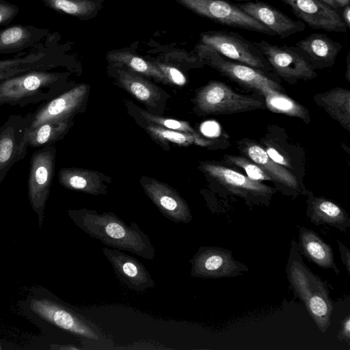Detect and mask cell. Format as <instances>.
<instances>
[{
    "mask_svg": "<svg viewBox=\"0 0 350 350\" xmlns=\"http://www.w3.org/2000/svg\"><path fill=\"white\" fill-rule=\"evenodd\" d=\"M18 308L44 336L57 338L65 334L79 338L87 348L113 347V340L99 327L46 288H31Z\"/></svg>",
    "mask_w": 350,
    "mask_h": 350,
    "instance_id": "obj_1",
    "label": "cell"
},
{
    "mask_svg": "<svg viewBox=\"0 0 350 350\" xmlns=\"http://www.w3.org/2000/svg\"><path fill=\"white\" fill-rule=\"evenodd\" d=\"M68 215L79 228L107 246L129 251L148 260L156 257L149 237L136 222L129 224L113 213H99L85 208L70 209Z\"/></svg>",
    "mask_w": 350,
    "mask_h": 350,
    "instance_id": "obj_2",
    "label": "cell"
},
{
    "mask_svg": "<svg viewBox=\"0 0 350 350\" xmlns=\"http://www.w3.org/2000/svg\"><path fill=\"white\" fill-rule=\"evenodd\" d=\"M285 271L294 296L304 303L320 332L325 333L330 326L333 310L328 284L304 263L294 239L290 243Z\"/></svg>",
    "mask_w": 350,
    "mask_h": 350,
    "instance_id": "obj_3",
    "label": "cell"
},
{
    "mask_svg": "<svg viewBox=\"0 0 350 350\" xmlns=\"http://www.w3.org/2000/svg\"><path fill=\"white\" fill-rule=\"evenodd\" d=\"M64 74L32 70L0 81V106L10 105L24 107L47 101L64 92Z\"/></svg>",
    "mask_w": 350,
    "mask_h": 350,
    "instance_id": "obj_4",
    "label": "cell"
},
{
    "mask_svg": "<svg viewBox=\"0 0 350 350\" xmlns=\"http://www.w3.org/2000/svg\"><path fill=\"white\" fill-rule=\"evenodd\" d=\"M200 41V48L214 51L228 59L265 72L273 71L253 42L237 32L228 30L210 31L201 34Z\"/></svg>",
    "mask_w": 350,
    "mask_h": 350,
    "instance_id": "obj_5",
    "label": "cell"
},
{
    "mask_svg": "<svg viewBox=\"0 0 350 350\" xmlns=\"http://www.w3.org/2000/svg\"><path fill=\"white\" fill-rule=\"evenodd\" d=\"M194 103L203 115H226L263 109L265 103L234 92L226 83L211 81L196 92Z\"/></svg>",
    "mask_w": 350,
    "mask_h": 350,
    "instance_id": "obj_6",
    "label": "cell"
},
{
    "mask_svg": "<svg viewBox=\"0 0 350 350\" xmlns=\"http://www.w3.org/2000/svg\"><path fill=\"white\" fill-rule=\"evenodd\" d=\"M56 148L46 146L34 152L30 159L27 193L32 210L38 217L41 228L44 219V211L49 196L54 175Z\"/></svg>",
    "mask_w": 350,
    "mask_h": 350,
    "instance_id": "obj_7",
    "label": "cell"
},
{
    "mask_svg": "<svg viewBox=\"0 0 350 350\" xmlns=\"http://www.w3.org/2000/svg\"><path fill=\"white\" fill-rule=\"evenodd\" d=\"M198 53L202 60L240 86L258 94L265 87L284 92L282 87L273 78L271 73L228 59L212 50L199 47Z\"/></svg>",
    "mask_w": 350,
    "mask_h": 350,
    "instance_id": "obj_8",
    "label": "cell"
},
{
    "mask_svg": "<svg viewBox=\"0 0 350 350\" xmlns=\"http://www.w3.org/2000/svg\"><path fill=\"white\" fill-rule=\"evenodd\" d=\"M281 79L290 84L299 80H311L317 76L315 69L294 46H280L261 40L252 41Z\"/></svg>",
    "mask_w": 350,
    "mask_h": 350,
    "instance_id": "obj_9",
    "label": "cell"
},
{
    "mask_svg": "<svg viewBox=\"0 0 350 350\" xmlns=\"http://www.w3.org/2000/svg\"><path fill=\"white\" fill-rule=\"evenodd\" d=\"M202 171L232 193L244 199L247 203L269 206L274 188L254 180L231 168L213 162H202Z\"/></svg>",
    "mask_w": 350,
    "mask_h": 350,
    "instance_id": "obj_10",
    "label": "cell"
},
{
    "mask_svg": "<svg viewBox=\"0 0 350 350\" xmlns=\"http://www.w3.org/2000/svg\"><path fill=\"white\" fill-rule=\"evenodd\" d=\"M193 12L215 23L231 27L275 36L262 23L228 0H180Z\"/></svg>",
    "mask_w": 350,
    "mask_h": 350,
    "instance_id": "obj_11",
    "label": "cell"
},
{
    "mask_svg": "<svg viewBox=\"0 0 350 350\" xmlns=\"http://www.w3.org/2000/svg\"><path fill=\"white\" fill-rule=\"evenodd\" d=\"M190 275L204 279L233 278L248 272V267L235 260L230 250L217 246H200L192 258Z\"/></svg>",
    "mask_w": 350,
    "mask_h": 350,
    "instance_id": "obj_12",
    "label": "cell"
},
{
    "mask_svg": "<svg viewBox=\"0 0 350 350\" xmlns=\"http://www.w3.org/2000/svg\"><path fill=\"white\" fill-rule=\"evenodd\" d=\"M33 117L31 112L12 115L0 126V184L11 167L27 154V133Z\"/></svg>",
    "mask_w": 350,
    "mask_h": 350,
    "instance_id": "obj_13",
    "label": "cell"
},
{
    "mask_svg": "<svg viewBox=\"0 0 350 350\" xmlns=\"http://www.w3.org/2000/svg\"><path fill=\"white\" fill-rule=\"evenodd\" d=\"M88 92L86 84H79L44 102L33 112L29 130L44 122L72 119L83 106Z\"/></svg>",
    "mask_w": 350,
    "mask_h": 350,
    "instance_id": "obj_14",
    "label": "cell"
},
{
    "mask_svg": "<svg viewBox=\"0 0 350 350\" xmlns=\"http://www.w3.org/2000/svg\"><path fill=\"white\" fill-rule=\"evenodd\" d=\"M312 29L347 33V27L336 10L319 0H280Z\"/></svg>",
    "mask_w": 350,
    "mask_h": 350,
    "instance_id": "obj_15",
    "label": "cell"
},
{
    "mask_svg": "<svg viewBox=\"0 0 350 350\" xmlns=\"http://www.w3.org/2000/svg\"><path fill=\"white\" fill-rule=\"evenodd\" d=\"M141 184L146 194L166 218L175 223L183 224L192 220L188 204L175 189L147 177L141 179Z\"/></svg>",
    "mask_w": 350,
    "mask_h": 350,
    "instance_id": "obj_16",
    "label": "cell"
},
{
    "mask_svg": "<svg viewBox=\"0 0 350 350\" xmlns=\"http://www.w3.org/2000/svg\"><path fill=\"white\" fill-rule=\"evenodd\" d=\"M102 250L119 280L127 287L137 293L154 287L151 274L137 259L118 249L105 247Z\"/></svg>",
    "mask_w": 350,
    "mask_h": 350,
    "instance_id": "obj_17",
    "label": "cell"
},
{
    "mask_svg": "<svg viewBox=\"0 0 350 350\" xmlns=\"http://www.w3.org/2000/svg\"><path fill=\"white\" fill-rule=\"evenodd\" d=\"M244 12L262 23L275 35L284 39L303 31L306 24L294 21L278 9L260 1H247L237 4Z\"/></svg>",
    "mask_w": 350,
    "mask_h": 350,
    "instance_id": "obj_18",
    "label": "cell"
},
{
    "mask_svg": "<svg viewBox=\"0 0 350 350\" xmlns=\"http://www.w3.org/2000/svg\"><path fill=\"white\" fill-rule=\"evenodd\" d=\"M299 53L314 68L333 66L342 44L326 34L314 33L296 42L294 45Z\"/></svg>",
    "mask_w": 350,
    "mask_h": 350,
    "instance_id": "obj_19",
    "label": "cell"
},
{
    "mask_svg": "<svg viewBox=\"0 0 350 350\" xmlns=\"http://www.w3.org/2000/svg\"><path fill=\"white\" fill-rule=\"evenodd\" d=\"M306 215L317 225H327L341 232H347L350 227L347 212L339 204L322 196H315L308 192Z\"/></svg>",
    "mask_w": 350,
    "mask_h": 350,
    "instance_id": "obj_20",
    "label": "cell"
},
{
    "mask_svg": "<svg viewBox=\"0 0 350 350\" xmlns=\"http://www.w3.org/2000/svg\"><path fill=\"white\" fill-rule=\"evenodd\" d=\"M237 144L240 151L264 170L273 180L293 191L298 189L296 177L284 167L274 161L259 144L248 139H244Z\"/></svg>",
    "mask_w": 350,
    "mask_h": 350,
    "instance_id": "obj_21",
    "label": "cell"
},
{
    "mask_svg": "<svg viewBox=\"0 0 350 350\" xmlns=\"http://www.w3.org/2000/svg\"><path fill=\"white\" fill-rule=\"evenodd\" d=\"M297 249L301 256L323 269H332L336 275L338 268L332 247L314 230L304 226L299 228Z\"/></svg>",
    "mask_w": 350,
    "mask_h": 350,
    "instance_id": "obj_22",
    "label": "cell"
},
{
    "mask_svg": "<svg viewBox=\"0 0 350 350\" xmlns=\"http://www.w3.org/2000/svg\"><path fill=\"white\" fill-rule=\"evenodd\" d=\"M61 185L70 190L79 191L88 194L99 195L107 192L101 174L97 172L78 167H64L58 173Z\"/></svg>",
    "mask_w": 350,
    "mask_h": 350,
    "instance_id": "obj_23",
    "label": "cell"
},
{
    "mask_svg": "<svg viewBox=\"0 0 350 350\" xmlns=\"http://www.w3.org/2000/svg\"><path fill=\"white\" fill-rule=\"evenodd\" d=\"M314 103L323 108L344 129L350 131V90L334 88L313 96Z\"/></svg>",
    "mask_w": 350,
    "mask_h": 350,
    "instance_id": "obj_24",
    "label": "cell"
},
{
    "mask_svg": "<svg viewBox=\"0 0 350 350\" xmlns=\"http://www.w3.org/2000/svg\"><path fill=\"white\" fill-rule=\"evenodd\" d=\"M117 72L120 84L131 95L148 107L157 105L161 98L162 90L129 70L118 69Z\"/></svg>",
    "mask_w": 350,
    "mask_h": 350,
    "instance_id": "obj_25",
    "label": "cell"
},
{
    "mask_svg": "<svg viewBox=\"0 0 350 350\" xmlns=\"http://www.w3.org/2000/svg\"><path fill=\"white\" fill-rule=\"evenodd\" d=\"M260 95L264 96L265 105L272 112L298 118L305 123L310 122V117L308 109L283 92L270 87H265Z\"/></svg>",
    "mask_w": 350,
    "mask_h": 350,
    "instance_id": "obj_26",
    "label": "cell"
},
{
    "mask_svg": "<svg viewBox=\"0 0 350 350\" xmlns=\"http://www.w3.org/2000/svg\"><path fill=\"white\" fill-rule=\"evenodd\" d=\"M72 124V119L44 122L37 127L28 130V146L42 148L50 146L62 139Z\"/></svg>",
    "mask_w": 350,
    "mask_h": 350,
    "instance_id": "obj_27",
    "label": "cell"
},
{
    "mask_svg": "<svg viewBox=\"0 0 350 350\" xmlns=\"http://www.w3.org/2000/svg\"><path fill=\"white\" fill-rule=\"evenodd\" d=\"M52 66L45 54L0 60V81L10 77L32 70H46Z\"/></svg>",
    "mask_w": 350,
    "mask_h": 350,
    "instance_id": "obj_28",
    "label": "cell"
},
{
    "mask_svg": "<svg viewBox=\"0 0 350 350\" xmlns=\"http://www.w3.org/2000/svg\"><path fill=\"white\" fill-rule=\"evenodd\" d=\"M108 59L120 66H124L129 70L150 77L160 82L169 83L163 73L150 62L137 57L129 52H114L108 55Z\"/></svg>",
    "mask_w": 350,
    "mask_h": 350,
    "instance_id": "obj_29",
    "label": "cell"
},
{
    "mask_svg": "<svg viewBox=\"0 0 350 350\" xmlns=\"http://www.w3.org/2000/svg\"><path fill=\"white\" fill-rule=\"evenodd\" d=\"M146 129L152 138L163 145H166L167 142L182 146H188L193 143L204 144L203 139L197 134L167 129L153 124H149Z\"/></svg>",
    "mask_w": 350,
    "mask_h": 350,
    "instance_id": "obj_30",
    "label": "cell"
},
{
    "mask_svg": "<svg viewBox=\"0 0 350 350\" xmlns=\"http://www.w3.org/2000/svg\"><path fill=\"white\" fill-rule=\"evenodd\" d=\"M31 32L23 26H12L0 31V51L16 49L26 44Z\"/></svg>",
    "mask_w": 350,
    "mask_h": 350,
    "instance_id": "obj_31",
    "label": "cell"
},
{
    "mask_svg": "<svg viewBox=\"0 0 350 350\" xmlns=\"http://www.w3.org/2000/svg\"><path fill=\"white\" fill-rule=\"evenodd\" d=\"M57 10L74 16H86L94 11L96 5L90 0H45Z\"/></svg>",
    "mask_w": 350,
    "mask_h": 350,
    "instance_id": "obj_32",
    "label": "cell"
},
{
    "mask_svg": "<svg viewBox=\"0 0 350 350\" xmlns=\"http://www.w3.org/2000/svg\"><path fill=\"white\" fill-rule=\"evenodd\" d=\"M223 159L228 164L241 168L245 172L247 176L252 180L260 182L262 180H273L264 170L249 158L225 154Z\"/></svg>",
    "mask_w": 350,
    "mask_h": 350,
    "instance_id": "obj_33",
    "label": "cell"
},
{
    "mask_svg": "<svg viewBox=\"0 0 350 350\" xmlns=\"http://www.w3.org/2000/svg\"><path fill=\"white\" fill-rule=\"evenodd\" d=\"M139 111L142 116L150 124L157 125L167 129L197 134L187 122L153 115L142 109H139Z\"/></svg>",
    "mask_w": 350,
    "mask_h": 350,
    "instance_id": "obj_34",
    "label": "cell"
},
{
    "mask_svg": "<svg viewBox=\"0 0 350 350\" xmlns=\"http://www.w3.org/2000/svg\"><path fill=\"white\" fill-rule=\"evenodd\" d=\"M163 73L168 83L183 86L186 83V77L178 68L158 62H153Z\"/></svg>",
    "mask_w": 350,
    "mask_h": 350,
    "instance_id": "obj_35",
    "label": "cell"
},
{
    "mask_svg": "<svg viewBox=\"0 0 350 350\" xmlns=\"http://www.w3.org/2000/svg\"><path fill=\"white\" fill-rule=\"evenodd\" d=\"M18 8L6 1H0V25L12 20L18 13Z\"/></svg>",
    "mask_w": 350,
    "mask_h": 350,
    "instance_id": "obj_36",
    "label": "cell"
},
{
    "mask_svg": "<svg viewBox=\"0 0 350 350\" xmlns=\"http://www.w3.org/2000/svg\"><path fill=\"white\" fill-rule=\"evenodd\" d=\"M338 339L342 342L350 344V315L347 314L340 321V330L338 333Z\"/></svg>",
    "mask_w": 350,
    "mask_h": 350,
    "instance_id": "obj_37",
    "label": "cell"
},
{
    "mask_svg": "<svg viewBox=\"0 0 350 350\" xmlns=\"http://www.w3.org/2000/svg\"><path fill=\"white\" fill-rule=\"evenodd\" d=\"M340 253L341 260L348 274L350 275V250L339 240H336Z\"/></svg>",
    "mask_w": 350,
    "mask_h": 350,
    "instance_id": "obj_38",
    "label": "cell"
},
{
    "mask_svg": "<svg viewBox=\"0 0 350 350\" xmlns=\"http://www.w3.org/2000/svg\"><path fill=\"white\" fill-rule=\"evenodd\" d=\"M344 23L347 28L350 27V5H347L344 7L341 16Z\"/></svg>",
    "mask_w": 350,
    "mask_h": 350,
    "instance_id": "obj_39",
    "label": "cell"
},
{
    "mask_svg": "<svg viewBox=\"0 0 350 350\" xmlns=\"http://www.w3.org/2000/svg\"><path fill=\"white\" fill-rule=\"evenodd\" d=\"M322 1L323 3H325L326 5L330 6L331 8H334V10H337L338 8L336 3L334 0H319Z\"/></svg>",
    "mask_w": 350,
    "mask_h": 350,
    "instance_id": "obj_40",
    "label": "cell"
},
{
    "mask_svg": "<svg viewBox=\"0 0 350 350\" xmlns=\"http://www.w3.org/2000/svg\"><path fill=\"white\" fill-rule=\"evenodd\" d=\"M15 347L1 340H0V350L12 349Z\"/></svg>",
    "mask_w": 350,
    "mask_h": 350,
    "instance_id": "obj_41",
    "label": "cell"
},
{
    "mask_svg": "<svg viewBox=\"0 0 350 350\" xmlns=\"http://www.w3.org/2000/svg\"><path fill=\"white\" fill-rule=\"evenodd\" d=\"M346 77L347 78L348 81H350V59H349V53H348V55L347 56V70H346Z\"/></svg>",
    "mask_w": 350,
    "mask_h": 350,
    "instance_id": "obj_42",
    "label": "cell"
},
{
    "mask_svg": "<svg viewBox=\"0 0 350 350\" xmlns=\"http://www.w3.org/2000/svg\"><path fill=\"white\" fill-rule=\"evenodd\" d=\"M338 8H344L349 5L350 0H334Z\"/></svg>",
    "mask_w": 350,
    "mask_h": 350,
    "instance_id": "obj_43",
    "label": "cell"
},
{
    "mask_svg": "<svg viewBox=\"0 0 350 350\" xmlns=\"http://www.w3.org/2000/svg\"><path fill=\"white\" fill-rule=\"evenodd\" d=\"M235 1H245V2H247V1H251L252 0H235Z\"/></svg>",
    "mask_w": 350,
    "mask_h": 350,
    "instance_id": "obj_44",
    "label": "cell"
}]
</instances>
